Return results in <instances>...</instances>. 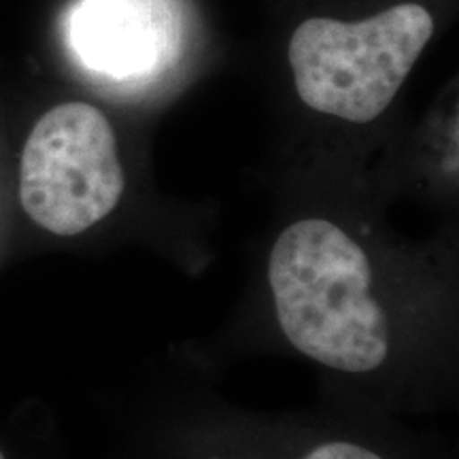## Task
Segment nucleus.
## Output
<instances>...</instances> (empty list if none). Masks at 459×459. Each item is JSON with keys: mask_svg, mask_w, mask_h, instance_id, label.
<instances>
[{"mask_svg": "<svg viewBox=\"0 0 459 459\" xmlns=\"http://www.w3.org/2000/svg\"><path fill=\"white\" fill-rule=\"evenodd\" d=\"M304 459H383L364 446L351 443H328L313 449Z\"/></svg>", "mask_w": 459, "mask_h": 459, "instance_id": "obj_5", "label": "nucleus"}, {"mask_svg": "<svg viewBox=\"0 0 459 459\" xmlns=\"http://www.w3.org/2000/svg\"><path fill=\"white\" fill-rule=\"evenodd\" d=\"M268 281L281 330L307 358L355 375L387 359V319L370 296L368 257L332 221L302 220L281 232Z\"/></svg>", "mask_w": 459, "mask_h": 459, "instance_id": "obj_1", "label": "nucleus"}, {"mask_svg": "<svg viewBox=\"0 0 459 459\" xmlns=\"http://www.w3.org/2000/svg\"><path fill=\"white\" fill-rule=\"evenodd\" d=\"M74 48L90 66L117 77L141 73L156 56V34L124 0H85L74 15Z\"/></svg>", "mask_w": 459, "mask_h": 459, "instance_id": "obj_4", "label": "nucleus"}, {"mask_svg": "<svg viewBox=\"0 0 459 459\" xmlns=\"http://www.w3.org/2000/svg\"><path fill=\"white\" fill-rule=\"evenodd\" d=\"M126 177L111 122L88 102L49 108L28 134L20 162L26 215L57 237H77L111 213Z\"/></svg>", "mask_w": 459, "mask_h": 459, "instance_id": "obj_3", "label": "nucleus"}, {"mask_svg": "<svg viewBox=\"0 0 459 459\" xmlns=\"http://www.w3.org/2000/svg\"><path fill=\"white\" fill-rule=\"evenodd\" d=\"M432 34L434 17L417 3L364 22L311 17L287 49L298 96L319 113L368 124L392 105Z\"/></svg>", "mask_w": 459, "mask_h": 459, "instance_id": "obj_2", "label": "nucleus"}, {"mask_svg": "<svg viewBox=\"0 0 459 459\" xmlns=\"http://www.w3.org/2000/svg\"><path fill=\"white\" fill-rule=\"evenodd\" d=\"M0 459H4V457H3V453H0Z\"/></svg>", "mask_w": 459, "mask_h": 459, "instance_id": "obj_6", "label": "nucleus"}]
</instances>
